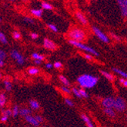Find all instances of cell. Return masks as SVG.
Wrapping results in <instances>:
<instances>
[{"mask_svg":"<svg viewBox=\"0 0 127 127\" xmlns=\"http://www.w3.org/2000/svg\"><path fill=\"white\" fill-rule=\"evenodd\" d=\"M77 82L83 88H91L98 83V78L91 75H83L77 78Z\"/></svg>","mask_w":127,"mask_h":127,"instance_id":"obj_1","label":"cell"},{"mask_svg":"<svg viewBox=\"0 0 127 127\" xmlns=\"http://www.w3.org/2000/svg\"><path fill=\"white\" fill-rule=\"evenodd\" d=\"M69 43H70V44H72L73 46L77 47V48L80 49V50H84V51H86V52H88V53H91V54H94V55H96V56H98V55H99L98 53L95 51L94 49L91 48V47H89V46H86V45H85V44H83V43H80V42L75 41V40H69Z\"/></svg>","mask_w":127,"mask_h":127,"instance_id":"obj_2","label":"cell"},{"mask_svg":"<svg viewBox=\"0 0 127 127\" xmlns=\"http://www.w3.org/2000/svg\"><path fill=\"white\" fill-rule=\"evenodd\" d=\"M69 37L75 41H82L85 38V33L80 29H73L69 33Z\"/></svg>","mask_w":127,"mask_h":127,"instance_id":"obj_3","label":"cell"},{"mask_svg":"<svg viewBox=\"0 0 127 127\" xmlns=\"http://www.w3.org/2000/svg\"><path fill=\"white\" fill-rule=\"evenodd\" d=\"M114 107L117 110L120 111V112H123L126 110V104L125 102V101L122 98H115V101H114Z\"/></svg>","mask_w":127,"mask_h":127,"instance_id":"obj_4","label":"cell"},{"mask_svg":"<svg viewBox=\"0 0 127 127\" xmlns=\"http://www.w3.org/2000/svg\"><path fill=\"white\" fill-rule=\"evenodd\" d=\"M92 30L94 31L95 34L96 35L101 41H103L104 43H109V38L102 32V31L99 28H98L96 27H92Z\"/></svg>","mask_w":127,"mask_h":127,"instance_id":"obj_5","label":"cell"},{"mask_svg":"<svg viewBox=\"0 0 127 127\" xmlns=\"http://www.w3.org/2000/svg\"><path fill=\"white\" fill-rule=\"evenodd\" d=\"M114 101L115 98H106L102 101V105L105 108H112L114 106Z\"/></svg>","mask_w":127,"mask_h":127,"instance_id":"obj_6","label":"cell"},{"mask_svg":"<svg viewBox=\"0 0 127 127\" xmlns=\"http://www.w3.org/2000/svg\"><path fill=\"white\" fill-rule=\"evenodd\" d=\"M11 57H13L16 61L18 62V64H20V65L24 64V59L23 56H22L18 51H16V50H12V51L11 52Z\"/></svg>","mask_w":127,"mask_h":127,"instance_id":"obj_7","label":"cell"},{"mask_svg":"<svg viewBox=\"0 0 127 127\" xmlns=\"http://www.w3.org/2000/svg\"><path fill=\"white\" fill-rule=\"evenodd\" d=\"M120 11H121V14L123 17H127V5L125 0H118L117 1Z\"/></svg>","mask_w":127,"mask_h":127,"instance_id":"obj_8","label":"cell"},{"mask_svg":"<svg viewBox=\"0 0 127 127\" xmlns=\"http://www.w3.org/2000/svg\"><path fill=\"white\" fill-rule=\"evenodd\" d=\"M44 46L48 50H54L56 49V45L54 42H52L51 40L45 38L44 40Z\"/></svg>","mask_w":127,"mask_h":127,"instance_id":"obj_9","label":"cell"},{"mask_svg":"<svg viewBox=\"0 0 127 127\" xmlns=\"http://www.w3.org/2000/svg\"><path fill=\"white\" fill-rule=\"evenodd\" d=\"M25 120H26L28 123H30V124L33 125V126H38L39 125V123L36 120V117H33V116H31V115H29V116L25 117Z\"/></svg>","mask_w":127,"mask_h":127,"instance_id":"obj_10","label":"cell"},{"mask_svg":"<svg viewBox=\"0 0 127 127\" xmlns=\"http://www.w3.org/2000/svg\"><path fill=\"white\" fill-rule=\"evenodd\" d=\"M76 16L78 18V20L80 21L83 25H86L87 24V19L86 18V17L84 16V14H82L79 11H76Z\"/></svg>","mask_w":127,"mask_h":127,"instance_id":"obj_11","label":"cell"},{"mask_svg":"<svg viewBox=\"0 0 127 127\" xmlns=\"http://www.w3.org/2000/svg\"><path fill=\"white\" fill-rule=\"evenodd\" d=\"M81 117H82L83 120L86 123L87 127H94L92 123L91 122V120H89V118L86 114H82V115H81Z\"/></svg>","mask_w":127,"mask_h":127,"instance_id":"obj_12","label":"cell"},{"mask_svg":"<svg viewBox=\"0 0 127 127\" xmlns=\"http://www.w3.org/2000/svg\"><path fill=\"white\" fill-rule=\"evenodd\" d=\"M30 12L33 15H35V16H36L38 18H41L43 11H42V9H32L30 11Z\"/></svg>","mask_w":127,"mask_h":127,"instance_id":"obj_13","label":"cell"},{"mask_svg":"<svg viewBox=\"0 0 127 127\" xmlns=\"http://www.w3.org/2000/svg\"><path fill=\"white\" fill-rule=\"evenodd\" d=\"M30 107L33 110H37L39 108V104L36 100H30Z\"/></svg>","mask_w":127,"mask_h":127,"instance_id":"obj_14","label":"cell"},{"mask_svg":"<svg viewBox=\"0 0 127 127\" xmlns=\"http://www.w3.org/2000/svg\"><path fill=\"white\" fill-rule=\"evenodd\" d=\"M104 113L107 115H108L109 117H114L115 115H116L114 110L112 108H105L104 109Z\"/></svg>","mask_w":127,"mask_h":127,"instance_id":"obj_15","label":"cell"},{"mask_svg":"<svg viewBox=\"0 0 127 127\" xmlns=\"http://www.w3.org/2000/svg\"><path fill=\"white\" fill-rule=\"evenodd\" d=\"M100 72L101 73V75H103L107 79H108L109 81H113V79H114V77L113 75L108 73L107 72H105V71H100Z\"/></svg>","mask_w":127,"mask_h":127,"instance_id":"obj_16","label":"cell"},{"mask_svg":"<svg viewBox=\"0 0 127 127\" xmlns=\"http://www.w3.org/2000/svg\"><path fill=\"white\" fill-rule=\"evenodd\" d=\"M112 70H113L114 72H115L116 73L120 75L123 76V78H126V79H127V73H126V72H123V71H122V70H120V69H117V68H113Z\"/></svg>","mask_w":127,"mask_h":127,"instance_id":"obj_17","label":"cell"},{"mask_svg":"<svg viewBox=\"0 0 127 127\" xmlns=\"http://www.w3.org/2000/svg\"><path fill=\"white\" fill-rule=\"evenodd\" d=\"M31 113L30 110L29 109H27V108H24V109H21L20 110V114L21 116H24V117H27V116H29Z\"/></svg>","mask_w":127,"mask_h":127,"instance_id":"obj_18","label":"cell"},{"mask_svg":"<svg viewBox=\"0 0 127 127\" xmlns=\"http://www.w3.org/2000/svg\"><path fill=\"white\" fill-rule=\"evenodd\" d=\"M59 79H60V81L63 83V84H64L65 86H69L70 85V82L69 81L67 80V78L66 77H64V75H59Z\"/></svg>","mask_w":127,"mask_h":127,"instance_id":"obj_19","label":"cell"},{"mask_svg":"<svg viewBox=\"0 0 127 127\" xmlns=\"http://www.w3.org/2000/svg\"><path fill=\"white\" fill-rule=\"evenodd\" d=\"M6 103V97L4 94H0V106L3 107Z\"/></svg>","mask_w":127,"mask_h":127,"instance_id":"obj_20","label":"cell"},{"mask_svg":"<svg viewBox=\"0 0 127 127\" xmlns=\"http://www.w3.org/2000/svg\"><path fill=\"white\" fill-rule=\"evenodd\" d=\"M27 72H28V73H29L30 75H36V74H37V73L39 72V69H36V68L32 67V68L28 69Z\"/></svg>","mask_w":127,"mask_h":127,"instance_id":"obj_21","label":"cell"},{"mask_svg":"<svg viewBox=\"0 0 127 127\" xmlns=\"http://www.w3.org/2000/svg\"><path fill=\"white\" fill-rule=\"evenodd\" d=\"M32 57H33V59H35V60H43L44 59V56H41L38 53H33V55H32Z\"/></svg>","mask_w":127,"mask_h":127,"instance_id":"obj_22","label":"cell"},{"mask_svg":"<svg viewBox=\"0 0 127 127\" xmlns=\"http://www.w3.org/2000/svg\"><path fill=\"white\" fill-rule=\"evenodd\" d=\"M42 6L44 9H46V10H52V6L49 3H47V2H42Z\"/></svg>","mask_w":127,"mask_h":127,"instance_id":"obj_23","label":"cell"},{"mask_svg":"<svg viewBox=\"0 0 127 127\" xmlns=\"http://www.w3.org/2000/svg\"><path fill=\"white\" fill-rule=\"evenodd\" d=\"M4 83H5V88L7 91H11V88H12V85H11V83L7 80H5L4 81Z\"/></svg>","mask_w":127,"mask_h":127,"instance_id":"obj_24","label":"cell"},{"mask_svg":"<svg viewBox=\"0 0 127 127\" xmlns=\"http://www.w3.org/2000/svg\"><path fill=\"white\" fill-rule=\"evenodd\" d=\"M0 41L3 43H7V39L5 37V35L1 32H0Z\"/></svg>","mask_w":127,"mask_h":127,"instance_id":"obj_25","label":"cell"},{"mask_svg":"<svg viewBox=\"0 0 127 127\" xmlns=\"http://www.w3.org/2000/svg\"><path fill=\"white\" fill-rule=\"evenodd\" d=\"M18 112H19L18 107V106H14V109H13V111H12V115L14 117H16V116L18 114Z\"/></svg>","mask_w":127,"mask_h":127,"instance_id":"obj_26","label":"cell"},{"mask_svg":"<svg viewBox=\"0 0 127 127\" xmlns=\"http://www.w3.org/2000/svg\"><path fill=\"white\" fill-rule=\"evenodd\" d=\"M79 93H80V95L81 97H84V98H88V94L86 93V91L84 90V89H80L79 90Z\"/></svg>","mask_w":127,"mask_h":127,"instance_id":"obj_27","label":"cell"},{"mask_svg":"<svg viewBox=\"0 0 127 127\" xmlns=\"http://www.w3.org/2000/svg\"><path fill=\"white\" fill-rule=\"evenodd\" d=\"M2 114H4V116L9 117V116H11L12 112H11V110H3Z\"/></svg>","mask_w":127,"mask_h":127,"instance_id":"obj_28","label":"cell"},{"mask_svg":"<svg viewBox=\"0 0 127 127\" xmlns=\"http://www.w3.org/2000/svg\"><path fill=\"white\" fill-rule=\"evenodd\" d=\"M73 92L74 93V94L76 96H77L78 98H82L81 95H80V93H79V90H77L76 88H73Z\"/></svg>","mask_w":127,"mask_h":127,"instance_id":"obj_29","label":"cell"},{"mask_svg":"<svg viewBox=\"0 0 127 127\" xmlns=\"http://www.w3.org/2000/svg\"><path fill=\"white\" fill-rule=\"evenodd\" d=\"M13 37L16 40H18V39H20L21 37V34L20 33H18V31H14V32L13 33Z\"/></svg>","mask_w":127,"mask_h":127,"instance_id":"obj_30","label":"cell"},{"mask_svg":"<svg viewBox=\"0 0 127 127\" xmlns=\"http://www.w3.org/2000/svg\"><path fill=\"white\" fill-rule=\"evenodd\" d=\"M5 57H6L5 53L3 50H0V60H2V61Z\"/></svg>","mask_w":127,"mask_h":127,"instance_id":"obj_31","label":"cell"},{"mask_svg":"<svg viewBox=\"0 0 127 127\" xmlns=\"http://www.w3.org/2000/svg\"><path fill=\"white\" fill-rule=\"evenodd\" d=\"M61 90L64 91V92H65V93H67V94H70V90L68 88H67L66 86H64V87H61Z\"/></svg>","mask_w":127,"mask_h":127,"instance_id":"obj_32","label":"cell"},{"mask_svg":"<svg viewBox=\"0 0 127 127\" xmlns=\"http://www.w3.org/2000/svg\"><path fill=\"white\" fill-rule=\"evenodd\" d=\"M48 26H49V27L52 30L55 31V32H57V31H58V28H57L54 24H48Z\"/></svg>","mask_w":127,"mask_h":127,"instance_id":"obj_33","label":"cell"},{"mask_svg":"<svg viewBox=\"0 0 127 127\" xmlns=\"http://www.w3.org/2000/svg\"><path fill=\"white\" fill-rule=\"evenodd\" d=\"M24 21H25L26 22L30 23V24H33V23H34V21H33V19L30 18H28V17H25V18H24Z\"/></svg>","mask_w":127,"mask_h":127,"instance_id":"obj_34","label":"cell"},{"mask_svg":"<svg viewBox=\"0 0 127 127\" xmlns=\"http://www.w3.org/2000/svg\"><path fill=\"white\" fill-rule=\"evenodd\" d=\"M64 101H65V103H66L68 106H70V107H73V103L72 101H70V99L66 98V99L64 100Z\"/></svg>","mask_w":127,"mask_h":127,"instance_id":"obj_35","label":"cell"},{"mask_svg":"<svg viewBox=\"0 0 127 127\" xmlns=\"http://www.w3.org/2000/svg\"><path fill=\"white\" fill-rule=\"evenodd\" d=\"M120 82L122 83V85L125 87H127V80L126 79H123V78H120Z\"/></svg>","mask_w":127,"mask_h":127,"instance_id":"obj_36","label":"cell"},{"mask_svg":"<svg viewBox=\"0 0 127 127\" xmlns=\"http://www.w3.org/2000/svg\"><path fill=\"white\" fill-rule=\"evenodd\" d=\"M61 63L60 62H55V63H54V67H55V68H57V69H59V68H61Z\"/></svg>","mask_w":127,"mask_h":127,"instance_id":"obj_37","label":"cell"},{"mask_svg":"<svg viewBox=\"0 0 127 127\" xmlns=\"http://www.w3.org/2000/svg\"><path fill=\"white\" fill-rule=\"evenodd\" d=\"M36 120L40 123H42V121H43V119H42V117H41V116H36Z\"/></svg>","mask_w":127,"mask_h":127,"instance_id":"obj_38","label":"cell"},{"mask_svg":"<svg viewBox=\"0 0 127 127\" xmlns=\"http://www.w3.org/2000/svg\"><path fill=\"white\" fill-rule=\"evenodd\" d=\"M85 58H86V59H88V60H91V59H92V56H91V55H89V54H86V55H85Z\"/></svg>","mask_w":127,"mask_h":127,"instance_id":"obj_39","label":"cell"},{"mask_svg":"<svg viewBox=\"0 0 127 127\" xmlns=\"http://www.w3.org/2000/svg\"><path fill=\"white\" fill-rule=\"evenodd\" d=\"M31 37L33 38V39H36V38H38V34H31Z\"/></svg>","mask_w":127,"mask_h":127,"instance_id":"obj_40","label":"cell"},{"mask_svg":"<svg viewBox=\"0 0 127 127\" xmlns=\"http://www.w3.org/2000/svg\"><path fill=\"white\" fill-rule=\"evenodd\" d=\"M53 66H52V65L51 64V63H47V64H46V67H47L48 69H52Z\"/></svg>","mask_w":127,"mask_h":127,"instance_id":"obj_41","label":"cell"},{"mask_svg":"<svg viewBox=\"0 0 127 127\" xmlns=\"http://www.w3.org/2000/svg\"><path fill=\"white\" fill-rule=\"evenodd\" d=\"M7 120H8V117H6V116H3V117H2V119H1L2 122H5Z\"/></svg>","mask_w":127,"mask_h":127,"instance_id":"obj_42","label":"cell"},{"mask_svg":"<svg viewBox=\"0 0 127 127\" xmlns=\"http://www.w3.org/2000/svg\"><path fill=\"white\" fill-rule=\"evenodd\" d=\"M34 62H35L36 64H37V65H39V64H41V62H42V61H40V60H35Z\"/></svg>","mask_w":127,"mask_h":127,"instance_id":"obj_43","label":"cell"},{"mask_svg":"<svg viewBox=\"0 0 127 127\" xmlns=\"http://www.w3.org/2000/svg\"><path fill=\"white\" fill-rule=\"evenodd\" d=\"M3 65H4V62H3V61L0 60V67H2V66H3Z\"/></svg>","mask_w":127,"mask_h":127,"instance_id":"obj_44","label":"cell"},{"mask_svg":"<svg viewBox=\"0 0 127 127\" xmlns=\"http://www.w3.org/2000/svg\"><path fill=\"white\" fill-rule=\"evenodd\" d=\"M1 77H2V75H1V73H0V78H1Z\"/></svg>","mask_w":127,"mask_h":127,"instance_id":"obj_45","label":"cell"},{"mask_svg":"<svg viewBox=\"0 0 127 127\" xmlns=\"http://www.w3.org/2000/svg\"><path fill=\"white\" fill-rule=\"evenodd\" d=\"M126 5H127V0H126Z\"/></svg>","mask_w":127,"mask_h":127,"instance_id":"obj_46","label":"cell"},{"mask_svg":"<svg viewBox=\"0 0 127 127\" xmlns=\"http://www.w3.org/2000/svg\"><path fill=\"white\" fill-rule=\"evenodd\" d=\"M0 21H1V18H0Z\"/></svg>","mask_w":127,"mask_h":127,"instance_id":"obj_47","label":"cell"}]
</instances>
